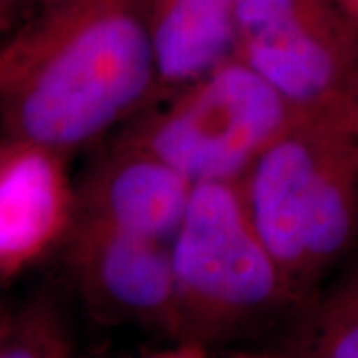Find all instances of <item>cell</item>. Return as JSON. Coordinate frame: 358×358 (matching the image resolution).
Masks as SVG:
<instances>
[{
    "instance_id": "cell-1",
    "label": "cell",
    "mask_w": 358,
    "mask_h": 358,
    "mask_svg": "<svg viewBox=\"0 0 358 358\" xmlns=\"http://www.w3.org/2000/svg\"><path fill=\"white\" fill-rule=\"evenodd\" d=\"M150 0H34L0 36V134L76 155L154 106Z\"/></svg>"
},
{
    "instance_id": "cell-12",
    "label": "cell",
    "mask_w": 358,
    "mask_h": 358,
    "mask_svg": "<svg viewBox=\"0 0 358 358\" xmlns=\"http://www.w3.org/2000/svg\"><path fill=\"white\" fill-rule=\"evenodd\" d=\"M34 0H0V36H4L13 28Z\"/></svg>"
},
{
    "instance_id": "cell-9",
    "label": "cell",
    "mask_w": 358,
    "mask_h": 358,
    "mask_svg": "<svg viewBox=\"0 0 358 358\" xmlns=\"http://www.w3.org/2000/svg\"><path fill=\"white\" fill-rule=\"evenodd\" d=\"M239 0H150L157 98L235 56Z\"/></svg>"
},
{
    "instance_id": "cell-4",
    "label": "cell",
    "mask_w": 358,
    "mask_h": 358,
    "mask_svg": "<svg viewBox=\"0 0 358 358\" xmlns=\"http://www.w3.org/2000/svg\"><path fill=\"white\" fill-rule=\"evenodd\" d=\"M299 112L233 56L117 129L197 183L239 181Z\"/></svg>"
},
{
    "instance_id": "cell-16",
    "label": "cell",
    "mask_w": 358,
    "mask_h": 358,
    "mask_svg": "<svg viewBox=\"0 0 358 358\" xmlns=\"http://www.w3.org/2000/svg\"><path fill=\"white\" fill-rule=\"evenodd\" d=\"M233 358H273V357H257V355H239V357Z\"/></svg>"
},
{
    "instance_id": "cell-10",
    "label": "cell",
    "mask_w": 358,
    "mask_h": 358,
    "mask_svg": "<svg viewBox=\"0 0 358 358\" xmlns=\"http://www.w3.org/2000/svg\"><path fill=\"white\" fill-rule=\"evenodd\" d=\"M303 305L291 358H358V253Z\"/></svg>"
},
{
    "instance_id": "cell-2",
    "label": "cell",
    "mask_w": 358,
    "mask_h": 358,
    "mask_svg": "<svg viewBox=\"0 0 358 358\" xmlns=\"http://www.w3.org/2000/svg\"><path fill=\"white\" fill-rule=\"evenodd\" d=\"M257 235L301 303L358 253L355 124L301 114L239 179Z\"/></svg>"
},
{
    "instance_id": "cell-15",
    "label": "cell",
    "mask_w": 358,
    "mask_h": 358,
    "mask_svg": "<svg viewBox=\"0 0 358 358\" xmlns=\"http://www.w3.org/2000/svg\"><path fill=\"white\" fill-rule=\"evenodd\" d=\"M13 320L14 315H10L6 308L0 305V341L6 336V333L10 331V327H13Z\"/></svg>"
},
{
    "instance_id": "cell-11",
    "label": "cell",
    "mask_w": 358,
    "mask_h": 358,
    "mask_svg": "<svg viewBox=\"0 0 358 358\" xmlns=\"http://www.w3.org/2000/svg\"><path fill=\"white\" fill-rule=\"evenodd\" d=\"M0 358H74L70 331L52 299L38 296L14 315Z\"/></svg>"
},
{
    "instance_id": "cell-3",
    "label": "cell",
    "mask_w": 358,
    "mask_h": 358,
    "mask_svg": "<svg viewBox=\"0 0 358 358\" xmlns=\"http://www.w3.org/2000/svg\"><path fill=\"white\" fill-rule=\"evenodd\" d=\"M169 251L178 343H227L303 305L257 235L239 181L193 185Z\"/></svg>"
},
{
    "instance_id": "cell-13",
    "label": "cell",
    "mask_w": 358,
    "mask_h": 358,
    "mask_svg": "<svg viewBox=\"0 0 358 358\" xmlns=\"http://www.w3.org/2000/svg\"><path fill=\"white\" fill-rule=\"evenodd\" d=\"M145 358H207V352H205V346L193 345V343H178L171 348L157 350Z\"/></svg>"
},
{
    "instance_id": "cell-17",
    "label": "cell",
    "mask_w": 358,
    "mask_h": 358,
    "mask_svg": "<svg viewBox=\"0 0 358 358\" xmlns=\"http://www.w3.org/2000/svg\"><path fill=\"white\" fill-rule=\"evenodd\" d=\"M355 131H357V140H358V115H357V122H355Z\"/></svg>"
},
{
    "instance_id": "cell-5",
    "label": "cell",
    "mask_w": 358,
    "mask_h": 358,
    "mask_svg": "<svg viewBox=\"0 0 358 358\" xmlns=\"http://www.w3.org/2000/svg\"><path fill=\"white\" fill-rule=\"evenodd\" d=\"M235 56L299 114L357 122L358 26L334 0H239Z\"/></svg>"
},
{
    "instance_id": "cell-6",
    "label": "cell",
    "mask_w": 358,
    "mask_h": 358,
    "mask_svg": "<svg viewBox=\"0 0 358 358\" xmlns=\"http://www.w3.org/2000/svg\"><path fill=\"white\" fill-rule=\"evenodd\" d=\"M62 249L92 319L102 324H140L173 338L169 243L76 217Z\"/></svg>"
},
{
    "instance_id": "cell-14",
    "label": "cell",
    "mask_w": 358,
    "mask_h": 358,
    "mask_svg": "<svg viewBox=\"0 0 358 358\" xmlns=\"http://www.w3.org/2000/svg\"><path fill=\"white\" fill-rule=\"evenodd\" d=\"M341 8H343V13L358 26V0H334Z\"/></svg>"
},
{
    "instance_id": "cell-7",
    "label": "cell",
    "mask_w": 358,
    "mask_h": 358,
    "mask_svg": "<svg viewBox=\"0 0 358 358\" xmlns=\"http://www.w3.org/2000/svg\"><path fill=\"white\" fill-rule=\"evenodd\" d=\"M68 162L38 141L0 134V281L66 243L76 219Z\"/></svg>"
},
{
    "instance_id": "cell-8",
    "label": "cell",
    "mask_w": 358,
    "mask_h": 358,
    "mask_svg": "<svg viewBox=\"0 0 358 358\" xmlns=\"http://www.w3.org/2000/svg\"><path fill=\"white\" fill-rule=\"evenodd\" d=\"M192 189L176 167L115 134L76 183V217L171 243Z\"/></svg>"
}]
</instances>
